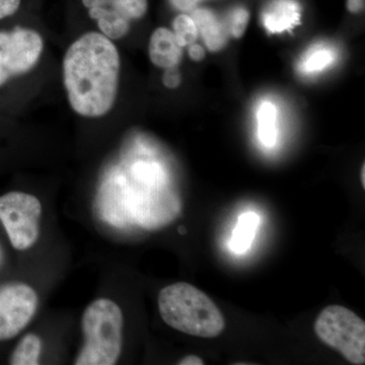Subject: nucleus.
Here are the masks:
<instances>
[{"instance_id": "4468645a", "label": "nucleus", "mask_w": 365, "mask_h": 365, "mask_svg": "<svg viewBox=\"0 0 365 365\" xmlns=\"http://www.w3.org/2000/svg\"><path fill=\"white\" fill-rule=\"evenodd\" d=\"M43 343L39 336L29 333L14 348L9 364L11 365H38L40 364Z\"/></svg>"}, {"instance_id": "9d476101", "label": "nucleus", "mask_w": 365, "mask_h": 365, "mask_svg": "<svg viewBox=\"0 0 365 365\" xmlns=\"http://www.w3.org/2000/svg\"><path fill=\"white\" fill-rule=\"evenodd\" d=\"M151 62L168 69L176 67L182 57V47L169 29L158 28L151 35L148 47Z\"/></svg>"}, {"instance_id": "393cba45", "label": "nucleus", "mask_w": 365, "mask_h": 365, "mask_svg": "<svg viewBox=\"0 0 365 365\" xmlns=\"http://www.w3.org/2000/svg\"><path fill=\"white\" fill-rule=\"evenodd\" d=\"M179 365H203L204 361L202 359H200L199 356H196V355H187L184 359L180 360L178 362Z\"/></svg>"}, {"instance_id": "aec40b11", "label": "nucleus", "mask_w": 365, "mask_h": 365, "mask_svg": "<svg viewBox=\"0 0 365 365\" xmlns=\"http://www.w3.org/2000/svg\"><path fill=\"white\" fill-rule=\"evenodd\" d=\"M21 6V0H0V20L13 16Z\"/></svg>"}, {"instance_id": "1a4fd4ad", "label": "nucleus", "mask_w": 365, "mask_h": 365, "mask_svg": "<svg viewBox=\"0 0 365 365\" xmlns=\"http://www.w3.org/2000/svg\"><path fill=\"white\" fill-rule=\"evenodd\" d=\"M88 14L97 21L101 32L110 40H119L128 34L131 21L111 6L108 0H83Z\"/></svg>"}, {"instance_id": "ddd939ff", "label": "nucleus", "mask_w": 365, "mask_h": 365, "mask_svg": "<svg viewBox=\"0 0 365 365\" xmlns=\"http://www.w3.org/2000/svg\"><path fill=\"white\" fill-rule=\"evenodd\" d=\"M260 218L254 212L244 213L239 217V222L232 232L230 249L237 254H244L251 247L256 235Z\"/></svg>"}, {"instance_id": "a878e982", "label": "nucleus", "mask_w": 365, "mask_h": 365, "mask_svg": "<svg viewBox=\"0 0 365 365\" xmlns=\"http://www.w3.org/2000/svg\"><path fill=\"white\" fill-rule=\"evenodd\" d=\"M360 179H361L362 187L365 188V165H362L361 175H360Z\"/></svg>"}, {"instance_id": "a211bd4d", "label": "nucleus", "mask_w": 365, "mask_h": 365, "mask_svg": "<svg viewBox=\"0 0 365 365\" xmlns=\"http://www.w3.org/2000/svg\"><path fill=\"white\" fill-rule=\"evenodd\" d=\"M129 20H139L148 11V0H108Z\"/></svg>"}, {"instance_id": "20e7f679", "label": "nucleus", "mask_w": 365, "mask_h": 365, "mask_svg": "<svg viewBox=\"0 0 365 365\" xmlns=\"http://www.w3.org/2000/svg\"><path fill=\"white\" fill-rule=\"evenodd\" d=\"M124 319L121 307L109 299L93 300L81 318L83 348L76 365H114L123 345Z\"/></svg>"}, {"instance_id": "0eeeda50", "label": "nucleus", "mask_w": 365, "mask_h": 365, "mask_svg": "<svg viewBox=\"0 0 365 365\" xmlns=\"http://www.w3.org/2000/svg\"><path fill=\"white\" fill-rule=\"evenodd\" d=\"M43 48L40 34L30 29L0 32V86L30 71L39 61Z\"/></svg>"}, {"instance_id": "f03ea898", "label": "nucleus", "mask_w": 365, "mask_h": 365, "mask_svg": "<svg viewBox=\"0 0 365 365\" xmlns=\"http://www.w3.org/2000/svg\"><path fill=\"white\" fill-rule=\"evenodd\" d=\"M116 46L102 33L79 37L67 49L63 81L74 112L86 118L104 116L116 101L120 74Z\"/></svg>"}, {"instance_id": "b1692460", "label": "nucleus", "mask_w": 365, "mask_h": 365, "mask_svg": "<svg viewBox=\"0 0 365 365\" xmlns=\"http://www.w3.org/2000/svg\"><path fill=\"white\" fill-rule=\"evenodd\" d=\"M365 0H347V7L350 13L359 14L364 9Z\"/></svg>"}, {"instance_id": "dca6fc26", "label": "nucleus", "mask_w": 365, "mask_h": 365, "mask_svg": "<svg viewBox=\"0 0 365 365\" xmlns=\"http://www.w3.org/2000/svg\"><path fill=\"white\" fill-rule=\"evenodd\" d=\"M334 58H335V54H334L332 50L329 49V48H312V49L304 55V58H302L300 68H302L304 72H307V73L323 71V69L327 68V67L332 63Z\"/></svg>"}, {"instance_id": "412c9836", "label": "nucleus", "mask_w": 365, "mask_h": 365, "mask_svg": "<svg viewBox=\"0 0 365 365\" xmlns=\"http://www.w3.org/2000/svg\"><path fill=\"white\" fill-rule=\"evenodd\" d=\"M163 83L167 88H176L181 83V76L176 67H170L165 69V76H163Z\"/></svg>"}, {"instance_id": "9b49d317", "label": "nucleus", "mask_w": 365, "mask_h": 365, "mask_svg": "<svg viewBox=\"0 0 365 365\" xmlns=\"http://www.w3.org/2000/svg\"><path fill=\"white\" fill-rule=\"evenodd\" d=\"M263 24L271 33L289 30L299 24L300 6L295 0H273L263 11Z\"/></svg>"}, {"instance_id": "2eb2a0df", "label": "nucleus", "mask_w": 365, "mask_h": 365, "mask_svg": "<svg viewBox=\"0 0 365 365\" xmlns=\"http://www.w3.org/2000/svg\"><path fill=\"white\" fill-rule=\"evenodd\" d=\"M276 118L275 106L270 102H264L258 110V135L266 148H272L277 141Z\"/></svg>"}, {"instance_id": "f257e3e1", "label": "nucleus", "mask_w": 365, "mask_h": 365, "mask_svg": "<svg viewBox=\"0 0 365 365\" xmlns=\"http://www.w3.org/2000/svg\"><path fill=\"white\" fill-rule=\"evenodd\" d=\"M131 163L128 174H119L106 184L102 215L115 227L134 225L144 230H160L182 213V200L169 170L151 157L150 150Z\"/></svg>"}, {"instance_id": "5701e85b", "label": "nucleus", "mask_w": 365, "mask_h": 365, "mask_svg": "<svg viewBox=\"0 0 365 365\" xmlns=\"http://www.w3.org/2000/svg\"><path fill=\"white\" fill-rule=\"evenodd\" d=\"M189 55L194 61H201L205 57V51L200 45L191 44L189 48Z\"/></svg>"}, {"instance_id": "4be33fe9", "label": "nucleus", "mask_w": 365, "mask_h": 365, "mask_svg": "<svg viewBox=\"0 0 365 365\" xmlns=\"http://www.w3.org/2000/svg\"><path fill=\"white\" fill-rule=\"evenodd\" d=\"M173 6L176 7L179 11H191L194 6L201 0H170Z\"/></svg>"}, {"instance_id": "f8f14e48", "label": "nucleus", "mask_w": 365, "mask_h": 365, "mask_svg": "<svg viewBox=\"0 0 365 365\" xmlns=\"http://www.w3.org/2000/svg\"><path fill=\"white\" fill-rule=\"evenodd\" d=\"M192 19L201 33L206 45L211 51H218L225 45L227 40V31L225 25L216 18L212 11L208 9H196L192 14Z\"/></svg>"}, {"instance_id": "bb28decb", "label": "nucleus", "mask_w": 365, "mask_h": 365, "mask_svg": "<svg viewBox=\"0 0 365 365\" xmlns=\"http://www.w3.org/2000/svg\"><path fill=\"white\" fill-rule=\"evenodd\" d=\"M0 261H1V253H0Z\"/></svg>"}, {"instance_id": "6ab92c4d", "label": "nucleus", "mask_w": 365, "mask_h": 365, "mask_svg": "<svg viewBox=\"0 0 365 365\" xmlns=\"http://www.w3.org/2000/svg\"><path fill=\"white\" fill-rule=\"evenodd\" d=\"M249 13L247 9L239 7L235 9L230 19V32L237 39L242 37L246 32L247 26H248Z\"/></svg>"}, {"instance_id": "423d86ee", "label": "nucleus", "mask_w": 365, "mask_h": 365, "mask_svg": "<svg viewBox=\"0 0 365 365\" xmlns=\"http://www.w3.org/2000/svg\"><path fill=\"white\" fill-rule=\"evenodd\" d=\"M42 204L37 197L9 192L0 197V222L11 246L18 251L32 248L40 235Z\"/></svg>"}, {"instance_id": "39448f33", "label": "nucleus", "mask_w": 365, "mask_h": 365, "mask_svg": "<svg viewBox=\"0 0 365 365\" xmlns=\"http://www.w3.org/2000/svg\"><path fill=\"white\" fill-rule=\"evenodd\" d=\"M314 330L324 344L339 352L350 364H365V323L347 307H325L317 317Z\"/></svg>"}, {"instance_id": "7ed1b4c3", "label": "nucleus", "mask_w": 365, "mask_h": 365, "mask_svg": "<svg viewBox=\"0 0 365 365\" xmlns=\"http://www.w3.org/2000/svg\"><path fill=\"white\" fill-rule=\"evenodd\" d=\"M158 311L170 328L187 335L215 338L225 328V317L213 300L186 282L163 287L158 294Z\"/></svg>"}, {"instance_id": "6e6552de", "label": "nucleus", "mask_w": 365, "mask_h": 365, "mask_svg": "<svg viewBox=\"0 0 365 365\" xmlns=\"http://www.w3.org/2000/svg\"><path fill=\"white\" fill-rule=\"evenodd\" d=\"M38 309L37 292L14 283L0 288V341L13 339L32 321Z\"/></svg>"}, {"instance_id": "f3484780", "label": "nucleus", "mask_w": 365, "mask_h": 365, "mask_svg": "<svg viewBox=\"0 0 365 365\" xmlns=\"http://www.w3.org/2000/svg\"><path fill=\"white\" fill-rule=\"evenodd\" d=\"M174 35L181 47H186L195 43L198 37V30L193 19L187 14H179L173 23Z\"/></svg>"}]
</instances>
